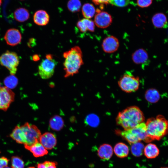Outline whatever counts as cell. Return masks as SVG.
Wrapping results in <instances>:
<instances>
[{
	"label": "cell",
	"mask_w": 168,
	"mask_h": 168,
	"mask_svg": "<svg viewBox=\"0 0 168 168\" xmlns=\"http://www.w3.org/2000/svg\"><path fill=\"white\" fill-rule=\"evenodd\" d=\"M82 13L85 18L90 19L94 15L96 10L92 4L86 3L84 4L82 7Z\"/></svg>",
	"instance_id": "cell-24"
},
{
	"label": "cell",
	"mask_w": 168,
	"mask_h": 168,
	"mask_svg": "<svg viewBox=\"0 0 168 168\" xmlns=\"http://www.w3.org/2000/svg\"><path fill=\"white\" fill-rule=\"evenodd\" d=\"M30 151L34 156L38 157L47 154V150L39 142H37L32 145L25 147Z\"/></svg>",
	"instance_id": "cell-17"
},
{
	"label": "cell",
	"mask_w": 168,
	"mask_h": 168,
	"mask_svg": "<svg viewBox=\"0 0 168 168\" xmlns=\"http://www.w3.org/2000/svg\"></svg>",
	"instance_id": "cell-41"
},
{
	"label": "cell",
	"mask_w": 168,
	"mask_h": 168,
	"mask_svg": "<svg viewBox=\"0 0 168 168\" xmlns=\"http://www.w3.org/2000/svg\"><path fill=\"white\" fill-rule=\"evenodd\" d=\"M145 124L147 134L152 141L159 140L168 133V120L162 115L148 119Z\"/></svg>",
	"instance_id": "cell-4"
},
{
	"label": "cell",
	"mask_w": 168,
	"mask_h": 168,
	"mask_svg": "<svg viewBox=\"0 0 168 168\" xmlns=\"http://www.w3.org/2000/svg\"><path fill=\"white\" fill-rule=\"evenodd\" d=\"M27 168H35L33 166H31V167H29Z\"/></svg>",
	"instance_id": "cell-38"
},
{
	"label": "cell",
	"mask_w": 168,
	"mask_h": 168,
	"mask_svg": "<svg viewBox=\"0 0 168 168\" xmlns=\"http://www.w3.org/2000/svg\"><path fill=\"white\" fill-rule=\"evenodd\" d=\"M144 152L145 156L148 159L156 157L159 154V150L155 144L150 143L144 147Z\"/></svg>",
	"instance_id": "cell-20"
},
{
	"label": "cell",
	"mask_w": 168,
	"mask_h": 168,
	"mask_svg": "<svg viewBox=\"0 0 168 168\" xmlns=\"http://www.w3.org/2000/svg\"><path fill=\"white\" fill-rule=\"evenodd\" d=\"M152 22L154 26L157 28H165L168 26L166 17L162 13L155 14L152 18Z\"/></svg>",
	"instance_id": "cell-18"
},
{
	"label": "cell",
	"mask_w": 168,
	"mask_h": 168,
	"mask_svg": "<svg viewBox=\"0 0 168 168\" xmlns=\"http://www.w3.org/2000/svg\"><path fill=\"white\" fill-rule=\"evenodd\" d=\"M113 149L112 146L108 144L104 143L101 145L97 151V155L103 160H108L112 156Z\"/></svg>",
	"instance_id": "cell-16"
},
{
	"label": "cell",
	"mask_w": 168,
	"mask_h": 168,
	"mask_svg": "<svg viewBox=\"0 0 168 168\" xmlns=\"http://www.w3.org/2000/svg\"><path fill=\"white\" fill-rule=\"evenodd\" d=\"M0 86H1V84H0V88L1 87Z\"/></svg>",
	"instance_id": "cell-42"
},
{
	"label": "cell",
	"mask_w": 168,
	"mask_h": 168,
	"mask_svg": "<svg viewBox=\"0 0 168 168\" xmlns=\"http://www.w3.org/2000/svg\"></svg>",
	"instance_id": "cell-44"
},
{
	"label": "cell",
	"mask_w": 168,
	"mask_h": 168,
	"mask_svg": "<svg viewBox=\"0 0 168 168\" xmlns=\"http://www.w3.org/2000/svg\"><path fill=\"white\" fill-rule=\"evenodd\" d=\"M161 168H168V167H162Z\"/></svg>",
	"instance_id": "cell-39"
},
{
	"label": "cell",
	"mask_w": 168,
	"mask_h": 168,
	"mask_svg": "<svg viewBox=\"0 0 168 168\" xmlns=\"http://www.w3.org/2000/svg\"><path fill=\"white\" fill-rule=\"evenodd\" d=\"M130 0H110L109 3L119 7H124L129 3Z\"/></svg>",
	"instance_id": "cell-32"
},
{
	"label": "cell",
	"mask_w": 168,
	"mask_h": 168,
	"mask_svg": "<svg viewBox=\"0 0 168 168\" xmlns=\"http://www.w3.org/2000/svg\"><path fill=\"white\" fill-rule=\"evenodd\" d=\"M19 63V57L14 52L7 51L0 56V64L7 68L11 75L16 73Z\"/></svg>",
	"instance_id": "cell-8"
},
{
	"label": "cell",
	"mask_w": 168,
	"mask_h": 168,
	"mask_svg": "<svg viewBox=\"0 0 168 168\" xmlns=\"http://www.w3.org/2000/svg\"><path fill=\"white\" fill-rule=\"evenodd\" d=\"M4 168H11L9 167H7V166H6V167H4Z\"/></svg>",
	"instance_id": "cell-40"
},
{
	"label": "cell",
	"mask_w": 168,
	"mask_h": 168,
	"mask_svg": "<svg viewBox=\"0 0 168 168\" xmlns=\"http://www.w3.org/2000/svg\"><path fill=\"white\" fill-rule=\"evenodd\" d=\"M50 124L52 128L55 130H59L63 126V122L60 117L55 116L50 120Z\"/></svg>",
	"instance_id": "cell-26"
},
{
	"label": "cell",
	"mask_w": 168,
	"mask_h": 168,
	"mask_svg": "<svg viewBox=\"0 0 168 168\" xmlns=\"http://www.w3.org/2000/svg\"><path fill=\"white\" fill-rule=\"evenodd\" d=\"M56 65L53 55L47 54L38 66V73L41 78L47 79L51 77L54 74Z\"/></svg>",
	"instance_id": "cell-7"
},
{
	"label": "cell",
	"mask_w": 168,
	"mask_h": 168,
	"mask_svg": "<svg viewBox=\"0 0 168 168\" xmlns=\"http://www.w3.org/2000/svg\"><path fill=\"white\" fill-rule=\"evenodd\" d=\"M77 26L82 32H85L87 31L93 32L95 31V23L89 19L84 18L79 20L77 23Z\"/></svg>",
	"instance_id": "cell-19"
},
{
	"label": "cell",
	"mask_w": 168,
	"mask_h": 168,
	"mask_svg": "<svg viewBox=\"0 0 168 168\" xmlns=\"http://www.w3.org/2000/svg\"><path fill=\"white\" fill-rule=\"evenodd\" d=\"M49 16L47 12L43 10L36 11L33 16V21L36 25L40 26H44L49 21Z\"/></svg>",
	"instance_id": "cell-15"
},
{
	"label": "cell",
	"mask_w": 168,
	"mask_h": 168,
	"mask_svg": "<svg viewBox=\"0 0 168 168\" xmlns=\"http://www.w3.org/2000/svg\"><path fill=\"white\" fill-rule=\"evenodd\" d=\"M116 156L119 158H123L127 157L129 153L128 147L125 143L120 142L117 143L114 149Z\"/></svg>",
	"instance_id": "cell-21"
},
{
	"label": "cell",
	"mask_w": 168,
	"mask_h": 168,
	"mask_svg": "<svg viewBox=\"0 0 168 168\" xmlns=\"http://www.w3.org/2000/svg\"><path fill=\"white\" fill-rule=\"evenodd\" d=\"M144 120L143 112L136 106L128 107L119 112L116 119L117 124L124 130L133 128L144 122Z\"/></svg>",
	"instance_id": "cell-2"
},
{
	"label": "cell",
	"mask_w": 168,
	"mask_h": 168,
	"mask_svg": "<svg viewBox=\"0 0 168 168\" xmlns=\"http://www.w3.org/2000/svg\"><path fill=\"white\" fill-rule=\"evenodd\" d=\"M41 135L40 131L36 126L26 123L16 126L10 136L17 143L23 144L25 147L39 142Z\"/></svg>",
	"instance_id": "cell-1"
},
{
	"label": "cell",
	"mask_w": 168,
	"mask_h": 168,
	"mask_svg": "<svg viewBox=\"0 0 168 168\" xmlns=\"http://www.w3.org/2000/svg\"><path fill=\"white\" fill-rule=\"evenodd\" d=\"M15 93L6 86L0 88V110L6 111L14 101Z\"/></svg>",
	"instance_id": "cell-9"
},
{
	"label": "cell",
	"mask_w": 168,
	"mask_h": 168,
	"mask_svg": "<svg viewBox=\"0 0 168 168\" xmlns=\"http://www.w3.org/2000/svg\"><path fill=\"white\" fill-rule=\"evenodd\" d=\"M96 14L94 17V22L95 25L100 28H105L110 26L112 22V18L107 12L96 10Z\"/></svg>",
	"instance_id": "cell-10"
},
{
	"label": "cell",
	"mask_w": 168,
	"mask_h": 168,
	"mask_svg": "<svg viewBox=\"0 0 168 168\" xmlns=\"http://www.w3.org/2000/svg\"><path fill=\"white\" fill-rule=\"evenodd\" d=\"M57 141L55 135L50 132H46L41 135L39 141L47 150L54 148L56 145Z\"/></svg>",
	"instance_id": "cell-13"
},
{
	"label": "cell",
	"mask_w": 168,
	"mask_h": 168,
	"mask_svg": "<svg viewBox=\"0 0 168 168\" xmlns=\"http://www.w3.org/2000/svg\"></svg>",
	"instance_id": "cell-43"
},
{
	"label": "cell",
	"mask_w": 168,
	"mask_h": 168,
	"mask_svg": "<svg viewBox=\"0 0 168 168\" xmlns=\"http://www.w3.org/2000/svg\"><path fill=\"white\" fill-rule=\"evenodd\" d=\"M57 163L54 161H46L37 164V168H57Z\"/></svg>",
	"instance_id": "cell-31"
},
{
	"label": "cell",
	"mask_w": 168,
	"mask_h": 168,
	"mask_svg": "<svg viewBox=\"0 0 168 168\" xmlns=\"http://www.w3.org/2000/svg\"><path fill=\"white\" fill-rule=\"evenodd\" d=\"M101 46L105 52L107 53H114L119 48V40L116 37L114 36H107L103 40Z\"/></svg>",
	"instance_id": "cell-11"
},
{
	"label": "cell",
	"mask_w": 168,
	"mask_h": 168,
	"mask_svg": "<svg viewBox=\"0 0 168 168\" xmlns=\"http://www.w3.org/2000/svg\"><path fill=\"white\" fill-rule=\"evenodd\" d=\"M145 96L146 100L152 103L157 102L160 98L159 91L154 88H150L147 90L145 92Z\"/></svg>",
	"instance_id": "cell-23"
},
{
	"label": "cell",
	"mask_w": 168,
	"mask_h": 168,
	"mask_svg": "<svg viewBox=\"0 0 168 168\" xmlns=\"http://www.w3.org/2000/svg\"><path fill=\"white\" fill-rule=\"evenodd\" d=\"M32 58L33 60L35 61H37L39 60L40 59L39 56L37 54L34 55L33 56Z\"/></svg>",
	"instance_id": "cell-36"
},
{
	"label": "cell",
	"mask_w": 168,
	"mask_h": 168,
	"mask_svg": "<svg viewBox=\"0 0 168 168\" xmlns=\"http://www.w3.org/2000/svg\"><path fill=\"white\" fill-rule=\"evenodd\" d=\"M4 38L8 44L14 46L21 42L22 36L20 32L18 29L11 28L7 30L6 32Z\"/></svg>",
	"instance_id": "cell-12"
},
{
	"label": "cell",
	"mask_w": 168,
	"mask_h": 168,
	"mask_svg": "<svg viewBox=\"0 0 168 168\" xmlns=\"http://www.w3.org/2000/svg\"><path fill=\"white\" fill-rule=\"evenodd\" d=\"M152 1V0H137V4L141 7H146L149 6Z\"/></svg>",
	"instance_id": "cell-33"
},
{
	"label": "cell",
	"mask_w": 168,
	"mask_h": 168,
	"mask_svg": "<svg viewBox=\"0 0 168 168\" xmlns=\"http://www.w3.org/2000/svg\"><path fill=\"white\" fill-rule=\"evenodd\" d=\"M118 84L122 90L126 93L136 91L139 88V78L129 71L125 72L120 78Z\"/></svg>",
	"instance_id": "cell-6"
},
{
	"label": "cell",
	"mask_w": 168,
	"mask_h": 168,
	"mask_svg": "<svg viewBox=\"0 0 168 168\" xmlns=\"http://www.w3.org/2000/svg\"><path fill=\"white\" fill-rule=\"evenodd\" d=\"M18 82L17 78L13 75L7 77L4 81L5 86L10 89L14 88L17 86Z\"/></svg>",
	"instance_id": "cell-28"
},
{
	"label": "cell",
	"mask_w": 168,
	"mask_h": 168,
	"mask_svg": "<svg viewBox=\"0 0 168 168\" xmlns=\"http://www.w3.org/2000/svg\"><path fill=\"white\" fill-rule=\"evenodd\" d=\"M118 133L130 144L141 141L147 143L152 141L147 134L145 123L144 122L133 128L119 131Z\"/></svg>",
	"instance_id": "cell-5"
},
{
	"label": "cell",
	"mask_w": 168,
	"mask_h": 168,
	"mask_svg": "<svg viewBox=\"0 0 168 168\" xmlns=\"http://www.w3.org/2000/svg\"><path fill=\"white\" fill-rule=\"evenodd\" d=\"M12 168H24V162L20 157L13 156L11 158Z\"/></svg>",
	"instance_id": "cell-29"
},
{
	"label": "cell",
	"mask_w": 168,
	"mask_h": 168,
	"mask_svg": "<svg viewBox=\"0 0 168 168\" xmlns=\"http://www.w3.org/2000/svg\"><path fill=\"white\" fill-rule=\"evenodd\" d=\"M2 2V0H0V6H1Z\"/></svg>",
	"instance_id": "cell-37"
},
{
	"label": "cell",
	"mask_w": 168,
	"mask_h": 168,
	"mask_svg": "<svg viewBox=\"0 0 168 168\" xmlns=\"http://www.w3.org/2000/svg\"><path fill=\"white\" fill-rule=\"evenodd\" d=\"M9 161V160L5 157H0V168H4L7 166Z\"/></svg>",
	"instance_id": "cell-34"
},
{
	"label": "cell",
	"mask_w": 168,
	"mask_h": 168,
	"mask_svg": "<svg viewBox=\"0 0 168 168\" xmlns=\"http://www.w3.org/2000/svg\"><path fill=\"white\" fill-rule=\"evenodd\" d=\"M110 0H92V1L96 5H103V4L107 5L109 3Z\"/></svg>",
	"instance_id": "cell-35"
},
{
	"label": "cell",
	"mask_w": 168,
	"mask_h": 168,
	"mask_svg": "<svg viewBox=\"0 0 168 168\" xmlns=\"http://www.w3.org/2000/svg\"><path fill=\"white\" fill-rule=\"evenodd\" d=\"M81 7L80 0H69L67 3V7L69 10L72 12H79Z\"/></svg>",
	"instance_id": "cell-27"
},
{
	"label": "cell",
	"mask_w": 168,
	"mask_h": 168,
	"mask_svg": "<svg viewBox=\"0 0 168 168\" xmlns=\"http://www.w3.org/2000/svg\"><path fill=\"white\" fill-rule=\"evenodd\" d=\"M63 56L65 59L63 63L65 72L64 77H67L78 73L84 63L82 52L80 47H73L64 52Z\"/></svg>",
	"instance_id": "cell-3"
},
{
	"label": "cell",
	"mask_w": 168,
	"mask_h": 168,
	"mask_svg": "<svg viewBox=\"0 0 168 168\" xmlns=\"http://www.w3.org/2000/svg\"><path fill=\"white\" fill-rule=\"evenodd\" d=\"M144 146L140 142L132 144L131 150L132 154L136 157H139L142 155Z\"/></svg>",
	"instance_id": "cell-25"
},
{
	"label": "cell",
	"mask_w": 168,
	"mask_h": 168,
	"mask_svg": "<svg viewBox=\"0 0 168 168\" xmlns=\"http://www.w3.org/2000/svg\"><path fill=\"white\" fill-rule=\"evenodd\" d=\"M132 58L135 63L141 65L147 62L148 59V55L145 49L140 48L136 50L133 53Z\"/></svg>",
	"instance_id": "cell-14"
},
{
	"label": "cell",
	"mask_w": 168,
	"mask_h": 168,
	"mask_svg": "<svg viewBox=\"0 0 168 168\" xmlns=\"http://www.w3.org/2000/svg\"><path fill=\"white\" fill-rule=\"evenodd\" d=\"M87 123L90 125L95 127L99 123V119L96 115L91 114L87 116L86 119Z\"/></svg>",
	"instance_id": "cell-30"
},
{
	"label": "cell",
	"mask_w": 168,
	"mask_h": 168,
	"mask_svg": "<svg viewBox=\"0 0 168 168\" xmlns=\"http://www.w3.org/2000/svg\"><path fill=\"white\" fill-rule=\"evenodd\" d=\"M15 19L20 22H23L29 19L30 13L29 11L25 8L20 7L17 9L14 13Z\"/></svg>",
	"instance_id": "cell-22"
}]
</instances>
